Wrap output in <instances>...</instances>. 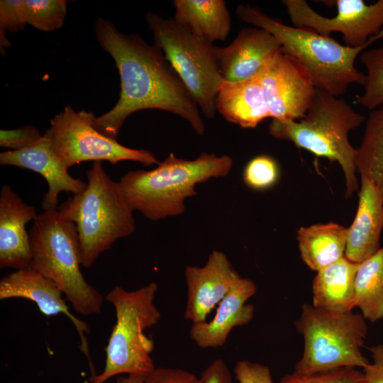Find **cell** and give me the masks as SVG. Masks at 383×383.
I'll use <instances>...</instances> for the list:
<instances>
[{"label":"cell","mask_w":383,"mask_h":383,"mask_svg":"<svg viewBox=\"0 0 383 383\" xmlns=\"http://www.w3.org/2000/svg\"><path fill=\"white\" fill-rule=\"evenodd\" d=\"M99 45L113 59L121 79L120 97L106 113L95 116L93 125L117 140L126 120L143 109H160L186 120L202 135L205 125L200 109L161 50L136 34L119 31L108 19L94 23Z\"/></svg>","instance_id":"obj_1"},{"label":"cell","mask_w":383,"mask_h":383,"mask_svg":"<svg viewBox=\"0 0 383 383\" xmlns=\"http://www.w3.org/2000/svg\"><path fill=\"white\" fill-rule=\"evenodd\" d=\"M231 157L201 152L196 159L177 157L173 152L150 170H137L119 181L131 208L151 221L176 216L185 211V201L196 195V184L226 177Z\"/></svg>","instance_id":"obj_2"},{"label":"cell","mask_w":383,"mask_h":383,"mask_svg":"<svg viewBox=\"0 0 383 383\" xmlns=\"http://www.w3.org/2000/svg\"><path fill=\"white\" fill-rule=\"evenodd\" d=\"M236 14L240 21L272 34L279 42L282 51L307 68L316 89L339 97L350 84L363 86L365 74L355 67V62L373 43L358 48L343 45L331 36L287 26L249 4L238 5Z\"/></svg>","instance_id":"obj_3"},{"label":"cell","mask_w":383,"mask_h":383,"mask_svg":"<svg viewBox=\"0 0 383 383\" xmlns=\"http://www.w3.org/2000/svg\"><path fill=\"white\" fill-rule=\"evenodd\" d=\"M366 117L356 112L343 98L316 89L313 101L299 121L272 119L270 134L291 141L315 155L337 162L345 181V196L359 191L356 177V149L350 143L348 133L358 128Z\"/></svg>","instance_id":"obj_4"},{"label":"cell","mask_w":383,"mask_h":383,"mask_svg":"<svg viewBox=\"0 0 383 383\" xmlns=\"http://www.w3.org/2000/svg\"><path fill=\"white\" fill-rule=\"evenodd\" d=\"M86 175V189L57 209L75 223L81 265L89 268L116 240L131 235L135 223L120 182L109 176L101 162H94Z\"/></svg>","instance_id":"obj_5"},{"label":"cell","mask_w":383,"mask_h":383,"mask_svg":"<svg viewBox=\"0 0 383 383\" xmlns=\"http://www.w3.org/2000/svg\"><path fill=\"white\" fill-rule=\"evenodd\" d=\"M30 267L52 280L79 313H99L101 294L84 279L75 223L57 209L44 211L33 220L29 232Z\"/></svg>","instance_id":"obj_6"},{"label":"cell","mask_w":383,"mask_h":383,"mask_svg":"<svg viewBox=\"0 0 383 383\" xmlns=\"http://www.w3.org/2000/svg\"><path fill=\"white\" fill-rule=\"evenodd\" d=\"M157 290V283L151 282L133 291L116 286L108 293L106 300L113 306L116 321L105 349L104 370L92 375L90 383H105L121 374L145 376L155 368L154 343L144 331L161 317L154 304Z\"/></svg>","instance_id":"obj_7"},{"label":"cell","mask_w":383,"mask_h":383,"mask_svg":"<svg viewBox=\"0 0 383 383\" xmlns=\"http://www.w3.org/2000/svg\"><path fill=\"white\" fill-rule=\"evenodd\" d=\"M294 325L304 338V350L294 373L310 375L340 367L363 369L369 363L362 353L367 334L362 314L329 312L304 304Z\"/></svg>","instance_id":"obj_8"},{"label":"cell","mask_w":383,"mask_h":383,"mask_svg":"<svg viewBox=\"0 0 383 383\" xmlns=\"http://www.w3.org/2000/svg\"><path fill=\"white\" fill-rule=\"evenodd\" d=\"M145 21L155 45L179 75L205 117L216 113L217 94L223 79L216 46L191 33L173 18L149 12Z\"/></svg>","instance_id":"obj_9"},{"label":"cell","mask_w":383,"mask_h":383,"mask_svg":"<svg viewBox=\"0 0 383 383\" xmlns=\"http://www.w3.org/2000/svg\"><path fill=\"white\" fill-rule=\"evenodd\" d=\"M94 118L92 112L76 111L67 105L50 119V127L45 134L67 169L87 161L117 164L129 160L145 166L160 163L151 151L128 148L99 132L93 125Z\"/></svg>","instance_id":"obj_10"},{"label":"cell","mask_w":383,"mask_h":383,"mask_svg":"<svg viewBox=\"0 0 383 383\" xmlns=\"http://www.w3.org/2000/svg\"><path fill=\"white\" fill-rule=\"evenodd\" d=\"M337 13L327 18L316 13L304 0H283L294 26L311 29L324 36L342 33L347 46L362 47L383 38V0L367 4L362 0H334Z\"/></svg>","instance_id":"obj_11"},{"label":"cell","mask_w":383,"mask_h":383,"mask_svg":"<svg viewBox=\"0 0 383 383\" xmlns=\"http://www.w3.org/2000/svg\"><path fill=\"white\" fill-rule=\"evenodd\" d=\"M264 92L272 119H301L309 108L316 92L307 68L280 49L256 75Z\"/></svg>","instance_id":"obj_12"},{"label":"cell","mask_w":383,"mask_h":383,"mask_svg":"<svg viewBox=\"0 0 383 383\" xmlns=\"http://www.w3.org/2000/svg\"><path fill=\"white\" fill-rule=\"evenodd\" d=\"M187 300L184 317L192 323L206 321L211 310L221 302L242 277L226 255L213 250L202 267L184 269Z\"/></svg>","instance_id":"obj_13"},{"label":"cell","mask_w":383,"mask_h":383,"mask_svg":"<svg viewBox=\"0 0 383 383\" xmlns=\"http://www.w3.org/2000/svg\"><path fill=\"white\" fill-rule=\"evenodd\" d=\"M0 165L32 170L45 179L48 189L42 200L44 211L57 209L61 192L77 194L87 185L83 180L69 174L68 169L54 151L50 139L45 133L39 140L27 148L1 152Z\"/></svg>","instance_id":"obj_14"},{"label":"cell","mask_w":383,"mask_h":383,"mask_svg":"<svg viewBox=\"0 0 383 383\" xmlns=\"http://www.w3.org/2000/svg\"><path fill=\"white\" fill-rule=\"evenodd\" d=\"M62 292L50 279L28 267L16 270L0 280V299L24 298L33 301L46 316L65 314L75 326L81 340V349L89 360L85 333H89L87 324L75 317L69 310Z\"/></svg>","instance_id":"obj_15"},{"label":"cell","mask_w":383,"mask_h":383,"mask_svg":"<svg viewBox=\"0 0 383 383\" xmlns=\"http://www.w3.org/2000/svg\"><path fill=\"white\" fill-rule=\"evenodd\" d=\"M281 45L265 29L245 27L232 43L216 47V55L223 80L240 82L254 77L277 51Z\"/></svg>","instance_id":"obj_16"},{"label":"cell","mask_w":383,"mask_h":383,"mask_svg":"<svg viewBox=\"0 0 383 383\" xmlns=\"http://www.w3.org/2000/svg\"><path fill=\"white\" fill-rule=\"evenodd\" d=\"M256 291L252 280L241 277L218 304L212 320L192 323L191 339L201 348L223 346L233 328L246 325L253 318L255 307L246 302Z\"/></svg>","instance_id":"obj_17"},{"label":"cell","mask_w":383,"mask_h":383,"mask_svg":"<svg viewBox=\"0 0 383 383\" xmlns=\"http://www.w3.org/2000/svg\"><path fill=\"white\" fill-rule=\"evenodd\" d=\"M10 186L0 192V267L15 270L30 267L31 251L26 224L37 216Z\"/></svg>","instance_id":"obj_18"},{"label":"cell","mask_w":383,"mask_h":383,"mask_svg":"<svg viewBox=\"0 0 383 383\" xmlns=\"http://www.w3.org/2000/svg\"><path fill=\"white\" fill-rule=\"evenodd\" d=\"M357 211L348 228L345 257L360 264L380 249L383 229V190L367 177H360Z\"/></svg>","instance_id":"obj_19"},{"label":"cell","mask_w":383,"mask_h":383,"mask_svg":"<svg viewBox=\"0 0 383 383\" xmlns=\"http://www.w3.org/2000/svg\"><path fill=\"white\" fill-rule=\"evenodd\" d=\"M216 109L225 120L243 128H254L270 117L256 76L240 82L223 80L217 94Z\"/></svg>","instance_id":"obj_20"},{"label":"cell","mask_w":383,"mask_h":383,"mask_svg":"<svg viewBox=\"0 0 383 383\" xmlns=\"http://www.w3.org/2000/svg\"><path fill=\"white\" fill-rule=\"evenodd\" d=\"M360 264L343 256L317 271L312 284V305L321 310L346 313L354 306V284Z\"/></svg>","instance_id":"obj_21"},{"label":"cell","mask_w":383,"mask_h":383,"mask_svg":"<svg viewBox=\"0 0 383 383\" xmlns=\"http://www.w3.org/2000/svg\"><path fill=\"white\" fill-rule=\"evenodd\" d=\"M173 18L194 35L213 43L225 40L231 18L223 0H174Z\"/></svg>","instance_id":"obj_22"},{"label":"cell","mask_w":383,"mask_h":383,"mask_svg":"<svg viewBox=\"0 0 383 383\" xmlns=\"http://www.w3.org/2000/svg\"><path fill=\"white\" fill-rule=\"evenodd\" d=\"M348 228L335 223L302 226L296 238L302 260L318 271L345 256Z\"/></svg>","instance_id":"obj_23"},{"label":"cell","mask_w":383,"mask_h":383,"mask_svg":"<svg viewBox=\"0 0 383 383\" xmlns=\"http://www.w3.org/2000/svg\"><path fill=\"white\" fill-rule=\"evenodd\" d=\"M354 306L371 323L383 318V248L360 264L355 279Z\"/></svg>","instance_id":"obj_24"},{"label":"cell","mask_w":383,"mask_h":383,"mask_svg":"<svg viewBox=\"0 0 383 383\" xmlns=\"http://www.w3.org/2000/svg\"><path fill=\"white\" fill-rule=\"evenodd\" d=\"M356 166L360 177H368L383 190V104L370 111L356 149Z\"/></svg>","instance_id":"obj_25"},{"label":"cell","mask_w":383,"mask_h":383,"mask_svg":"<svg viewBox=\"0 0 383 383\" xmlns=\"http://www.w3.org/2000/svg\"><path fill=\"white\" fill-rule=\"evenodd\" d=\"M360 61L366 68L363 94L355 103L372 111L383 104V46L363 50Z\"/></svg>","instance_id":"obj_26"},{"label":"cell","mask_w":383,"mask_h":383,"mask_svg":"<svg viewBox=\"0 0 383 383\" xmlns=\"http://www.w3.org/2000/svg\"><path fill=\"white\" fill-rule=\"evenodd\" d=\"M28 24L45 32L60 28L67 16L65 0H26Z\"/></svg>","instance_id":"obj_27"},{"label":"cell","mask_w":383,"mask_h":383,"mask_svg":"<svg viewBox=\"0 0 383 383\" xmlns=\"http://www.w3.org/2000/svg\"><path fill=\"white\" fill-rule=\"evenodd\" d=\"M275 160L268 155H258L250 160L243 170V180L248 187L263 190L273 186L279 177Z\"/></svg>","instance_id":"obj_28"},{"label":"cell","mask_w":383,"mask_h":383,"mask_svg":"<svg viewBox=\"0 0 383 383\" xmlns=\"http://www.w3.org/2000/svg\"><path fill=\"white\" fill-rule=\"evenodd\" d=\"M27 23L26 0L0 1V46L11 45L6 32L16 33L24 29Z\"/></svg>","instance_id":"obj_29"},{"label":"cell","mask_w":383,"mask_h":383,"mask_svg":"<svg viewBox=\"0 0 383 383\" xmlns=\"http://www.w3.org/2000/svg\"><path fill=\"white\" fill-rule=\"evenodd\" d=\"M279 383H365L363 372L354 367H340L310 375L292 373Z\"/></svg>","instance_id":"obj_30"},{"label":"cell","mask_w":383,"mask_h":383,"mask_svg":"<svg viewBox=\"0 0 383 383\" xmlns=\"http://www.w3.org/2000/svg\"><path fill=\"white\" fill-rule=\"evenodd\" d=\"M43 135L37 128L30 125L12 130L1 129L0 146L13 150H21L33 145Z\"/></svg>","instance_id":"obj_31"},{"label":"cell","mask_w":383,"mask_h":383,"mask_svg":"<svg viewBox=\"0 0 383 383\" xmlns=\"http://www.w3.org/2000/svg\"><path fill=\"white\" fill-rule=\"evenodd\" d=\"M233 371L238 383H273L269 367L257 362L240 360Z\"/></svg>","instance_id":"obj_32"},{"label":"cell","mask_w":383,"mask_h":383,"mask_svg":"<svg viewBox=\"0 0 383 383\" xmlns=\"http://www.w3.org/2000/svg\"><path fill=\"white\" fill-rule=\"evenodd\" d=\"M143 383H201L200 377L181 368L155 367L145 376Z\"/></svg>","instance_id":"obj_33"},{"label":"cell","mask_w":383,"mask_h":383,"mask_svg":"<svg viewBox=\"0 0 383 383\" xmlns=\"http://www.w3.org/2000/svg\"><path fill=\"white\" fill-rule=\"evenodd\" d=\"M200 379L201 383H235L227 364L219 358L202 371Z\"/></svg>","instance_id":"obj_34"},{"label":"cell","mask_w":383,"mask_h":383,"mask_svg":"<svg viewBox=\"0 0 383 383\" xmlns=\"http://www.w3.org/2000/svg\"><path fill=\"white\" fill-rule=\"evenodd\" d=\"M372 362L363 368L365 383H383V344H377L369 348Z\"/></svg>","instance_id":"obj_35"},{"label":"cell","mask_w":383,"mask_h":383,"mask_svg":"<svg viewBox=\"0 0 383 383\" xmlns=\"http://www.w3.org/2000/svg\"><path fill=\"white\" fill-rule=\"evenodd\" d=\"M144 379V375L129 374L127 377H120L117 383H143Z\"/></svg>","instance_id":"obj_36"}]
</instances>
